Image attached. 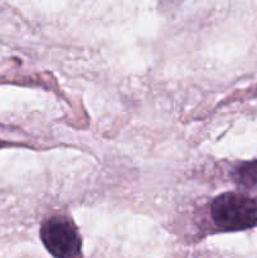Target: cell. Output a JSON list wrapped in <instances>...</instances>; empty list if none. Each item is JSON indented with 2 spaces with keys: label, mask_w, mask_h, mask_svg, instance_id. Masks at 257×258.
Masks as SVG:
<instances>
[{
  "label": "cell",
  "mask_w": 257,
  "mask_h": 258,
  "mask_svg": "<svg viewBox=\"0 0 257 258\" xmlns=\"http://www.w3.org/2000/svg\"><path fill=\"white\" fill-rule=\"evenodd\" d=\"M212 218L223 229H243L257 222V201L242 194L219 196L212 203Z\"/></svg>",
  "instance_id": "1"
},
{
  "label": "cell",
  "mask_w": 257,
  "mask_h": 258,
  "mask_svg": "<svg viewBox=\"0 0 257 258\" xmlns=\"http://www.w3.org/2000/svg\"><path fill=\"white\" fill-rule=\"evenodd\" d=\"M40 237L54 257L75 258L80 253V236L72 222L66 217L57 216L45 221L40 229Z\"/></svg>",
  "instance_id": "2"
},
{
  "label": "cell",
  "mask_w": 257,
  "mask_h": 258,
  "mask_svg": "<svg viewBox=\"0 0 257 258\" xmlns=\"http://www.w3.org/2000/svg\"><path fill=\"white\" fill-rule=\"evenodd\" d=\"M232 176L237 183L242 184V185H254L257 184V161L241 164L234 169Z\"/></svg>",
  "instance_id": "3"
}]
</instances>
